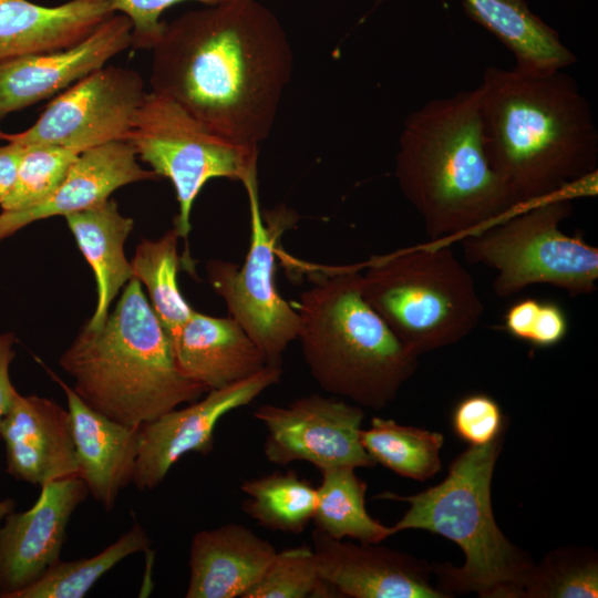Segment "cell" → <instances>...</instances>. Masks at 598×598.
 Masks as SVG:
<instances>
[{
  "label": "cell",
  "instance_id": "cell-1",
  "mask_svg": "<svg viewBox=\"0 0 598 598\" xmlns=\"http://www.w3.org/2000/svg\"><path fill=\"white\" fill-rule=\"evenodd\" d=\"M150 84L214 133L259 147L270 135L293 70L277 16L258 0H228L166 23Z\"/></svg>",
  "mask_w": 598,
  "mask_h": 598
},
{
  "label": "cell",
  "instance_id": "cell-2",
  "mask_svg": "<svg viewBox=\"0 0 598 598\" xmlns=\"http://www.w3.org/2000/svg\"><path fill=\"white\" fill-rule=\"evenodd\" d=\"M475 90L487 158L519 207L597 193L598 131L573 78L488 66Z\"/></svg>",
  "mask_w": 598,
  "mask_h": 598
},
{
  "label": "cell",
  "instance_id": "cell-3",
  "mask_svg": "<svg viewBox=\"0 0 598 598\" xmlns=\"http://www.w3.org/2000/svg\"><path fill=\"white\" fill-rule=\"evenodd\" d=\"M394 173L433 243L461 240L519 208L487 158L475 89L408 116Z\"/></svg>",
  "mask_w": 598,
  "mask_h": 598
},
{
  "label": "cell",
  "instance_id": "cell-4",
  "mask_svg": "<svg viewBox=\"0 0 598 598\" xmlns=\"http://www.w3.org/2000/svg\"><path fill=\"white\" fill-rule=\"evenodd\" d=\"M59 363L87 406L131 426L208 392L179 371L171 340L134 277L103 326H84Z\"/></svg>",
  "mask_w": 598,
  "mask_h": 598
},
{
  "label": "cell",
  "instance_id": "cell-5",
  "mask_svg": "<svg viewBox=\"0 0 598 598\" xmlns=\"http://www.w3.org/2000/svg\"><path fill=\"white\" fill-rule=\"evenodd\" d=\"M295 308L305 362L323 391L382 410L416 371L419 357L368 302L357 266L319 274Z\"/></svg>",
  "mask_w": 598,
  "mask_h": 598
},
{
  "label": "cell",
  "instance_id": "cell-6",
  "mask_svg": "<svg viewBox=\"0 0 598 598\" xmlns=\"http://www.w3.org/2000/svg\"><path fill=\"white\" fill-rule=\"evenodd\" d=\"M504 434L482 446H470L450 464L446 477L414 495L383 492L374 498L405 502L410 506L393 526L439 534L463 550L461 567L432 566L437 588L447 597L477 592L484 598H516L534 565L496 524L492 507V480Z\"/></svg>",
  "mask_w": 598,
  "mask_h": 598
},
{
  "label": "cell",
  "instance_id": "cell-7",
  "mask_svg": "<svg viewBox=\"0 0 598 598\" xmlns=\"http://www.w3.org/2000/svg\"><path fill=\"white\" fill-rule=\"evenodd\" d=\"M361 283L368 302L417 357L460 342L484 312L451 244L429 241L373 257Z\"/></svg>",
  "mask_w": 598,
  "mask_h": 598
},
{
  "label": "cell",
  "instance_id": "cell-8",
  "mask_svg": "<svg viewBox=\"0 0 598 598\" xmlns=\"http://www.w3.org/2000/svg\"><path fill=\"white\" fill-rule=\"evenodd\" d=\"M575 192L519 207L461 239L467 262L496 271L493 292L509 298L533 285H549L573 297L597 289L598 248L566 235Z\"/></svg>",
  "mask_w": 598,
  "mask_h": 598
},
{
  "label": "cell",
  "instance_id": "cell-9",
  "mask_svg": "<svg viewBox=\"0 0 598 598\" xmlns=\"http://www.w3.org/2000/svg\"><path fill=\"white\" fill-rule=\"evenodd\" d=\"M158 177L176 192L175 228L186 238L194 202L212 178L257 181L258 148L227 140L206 127L172 99L146 92L126 140Z\"/></svg>",
  "mask_w": 598,
  "mask_h": 598
},
{
  "label": "cell",
  "instance_id": "cell-10",
  "mask_svg": "<svg viewBox=\"0 0 598 598\" xmlns=\"http://www.w3.org/2000/svg\"><path fill=\"white\" fill-rule=\"evenodd\" d=\"M249 198L250 243L243 265L213 259L207 279L235 319L264 353L267 364L280 365L289 343L298 338L299 317L276 287V245L286 218L266 225L259 208L257 181L245 185Z\"/></svg>",
  "mask_w": 598,
  "mask_h": 598
},
{
  "label": "cell",
  "instance_id": "cell-11",
  "mask_svg": "<svg viewBox=\"0 0 598 598\" xmlns=\"http://www.w3.org/2000/svg\"><path fill=\"white\" fill-rule=\"evenodd\" d=\"M145 94L137 71L104 65L51 101L32 126L19 133L0 131V140L61 146L80 154L126 141Z\"/></svg>",
  "mask_w": 598,
  "mask_h": 598
},
{
  "label": "cell",
  "instance_id": "cell-12",
  "mask_svg": "<svg viewBox=\"0 0 598 598\" xmlns=\"http://www.w3.org/2000/svg\"><path fill=\"white\" fill-rule=\"evenodd\" d=\"M254 416L266 429L264 454L272 464L308 462L320 472L375 466L361 444L364 411L357 404L313 393L287 405L262 404Z\"/></svg>",
  "mask_w": 598,
  "mask_h": 598
},
{
  "label": "cell",
  "instance_id": "cell-13",
  "mask_svg": "<svg viewBox=\"0 0 598 598\" xmlns=\"http://www.w3.org/2000/svg\"><path fill=\"white\" fill-rule=\"evenodd\" d=\"M282 375L281 365L267 364L257 373L209 390L183 409H173L140 426L141 444L133 484L140 491L156 488L184 455H203L214 448L216 425L227 413L248 405Z\"/></svg>",
  "mask_w": 598,
  "mask_h": 598
},
{
  "label": "cell",
  "instance_id": "cell-14",
  "mask_svg": "<svg viewBox=\"0 0 598 598\" xmlns=\"http://www.w3.org/2000/svg\"><path fill=\"white\" fill-rule=\"evenodd\" d=\"M89 495L80 477L41 486L31 508L0 524V598H14L60 560L70 518Z\"/></svg>",
  "mask_w": 598,
  "mask_h": 598
},
{
  "label": "cell",
  "instance_id": "cell-15",
  "mask_svg": "<svg viewBox=\"0 0 598 598\" xmlns=\"http://www.w3.org/2000/svg\"><path fill=\"white\" fill-rule=\"evenodd\" d=\"M132 47V22L114 13L80 42L0 64V122L69 87Z\"/></svg>",
  "mask_w": 598,
  "mask_h": 598
},
{
  "label": "cell",
  "instance_id": "cell-16",
  "mask_svg": "<svg viewBox=\"0 0 598 598\" xmlns=\"http://www.w3.org/2000/svg\"><path fill=\"white\" fill-rule=\"evenodd\" d=\"M312 549L321 578L339 597L447 598L431 582L432 566L409 554L334 539L315 529Z\"/></svg>",
  "mask_w": 598,
  "mask_h": 598
},
{
  "label": "cell",
  "instance_id": "cell-17",
  "mask_svg": "<svg viewBox=\"0 0 598 598\" xmlns=\"http://www.w3.org/2000/svg\"><path fill=\"white\" fill-rule=\"evenodd\" d=\"M7 472L40 487L79 477L80 468L68 409L53 400L16 392L0 420Z\"/></svg>",
  "mask_w": 598,
  "mask_h": 598
},
{
  "label": "cell",
  "instance_id": "cell-18",
  "mask_svg": "<svg viewBox=\"0 0 598 598\" xmlns=\"http://www.w3.org/2000/svg\"><path fill=\"white\" fill-rule=\"evenodd\" d=\"M157 178L152 169L138 164L135 150L126 141L84 151L47 200L28 209L0 214V240L33 221L65 217L103 203L122 186Z\"/></svg>",
  "mask_w": 598,
  "mask_h": 598
},
{
  "label": "cell",
  "instance_id": "cell-19",
  "mask_svg": "<svg viewBox=\"0 0 598 598\" xmlns=\"http://www.w3.org/2000/svg\"><path fill=\"white\" fill-rule=\"evenodd\" d=\"M62 388L71 415L80 468L89 494L111 512L120 492L133 482L140 451V426L118 423L87 406L74 390L45 368Z\"/></svg>",
  "mask_w": 598,
  "mask_h": 598
},
{
  "label": "cell",
  "instance_id": "cell-20",
  "mask_svg": "<svg viewBox=\"0 0 598 598\" xmlns=\"http://www.w3.org/2000/svg\"><path fill=\"white\" fill-rule=\"evenodd\" d=\"M277 550L251 529L228 523L197 532L189 548L186 598H245Z\"/></svg>",
  "mask_w": 598,
  "mask_h": 598
},
{
  "label": "cell",
  "instance_id": "cell-21",
  "mask_svg": "<svg viewBox=\"0 0 598 598\" xmlns=\"http://www.w3.org/2000/svg\"><path fill=\"white\" fill-rule=\"evenodd\" d=\"M171 343L182 374L208 391L244 380L267 365L261 350L230 316L194 310Z\"/></svg>",
  "mask_w": 598,
  "mask_h": 598
},
{
  "label": "cell",
  "instance_id": "cell-22",
  "mask_svg": "<svg viewBox=\"0 0 598 598\" xmlns=\"http://www.w3.org/2000/svg\"><path fill=\"white\" fill-rule=\"evenodd\" d=\"M114 13L110 0H68L52 7L29 0H0V64L69 48Z\"/></svg>",
  "mask_w": 598,
  "mask_h": 598
},
{
  "label": "cell",
  "instance_id": "cell-23",
  "mask_svg": "<svg viewBox=\"0 0 598 598\" xmlns=\"http://www.w3.org/2000/svg\"><path fill=\"white\" fill-rule=\"evenodd\" d=\"M64 218L94 272L97 300L85 326L97 329L105 322L118 291L134 277L124 252V243L133 230L134 220L122 215L111 197Z\"/></svg>",
  "mask_w": 598,
  "mask_h": 598
},
{
  "label": "cell",
  "instance_id": "cell-24",
  "mask_svg": "<svg viewBox=\"0 0 598 598\" xmlns=\"http://www.w3.org/2000/svg\"><path fill=\"white\" fill-rule=\"evenodd\" d=\"M464 7L513 53L516 69L550 72L576 61L558 33L535 16L525 0H464Z\"/></svg>",
  "mask_w": 598,
  "mask_h": 598
},
{
  "label": "cell",
  "instance_id": "cell-25",
  "mask_svg": "<svg viewBox=\"0 0 598 598\" xmlns=\"http://www.w3.org/2000/svg\"><path fill=\"white\" fill-rule=\"evenodd\" d=\"M317 506L312 522L316 529L334 539L346 537L360 543L379 544L392 535L391 527L374 519L365 508L367 483L355 468L341 466L320 472Z\"/></svg>",
  "mask_w": 598,
  "mask_h": 598
},
{
  "label": "cell",
  "instance_id": "cell-26",
  "mask_svg": "<svg viewBox=\"0 0 598 598\" xmlns=\"http://www.w3.org/2000/svg\"><path fill=\"white\" fill-rule=\"evenodd\" d=\"M243 511L259 525L280 533L300 534L313 519L317 487L295 471L246 480Z\"/></svg>",
  "mask_w": 598,
  "mask_h": 598
},
{
  "label": "cell",
  "instance_id": "cell-27",
  "mask_svg": "<svg viewBox=\"0 0 598 598\" xmlns=\"http://www.w3.org/2000/svg\"><path fill=\"white\" fill-rule=\"evenodd\" d=\"M360 440L375 464L402 477L423 482L441 470L444 436L439 432L377 416L361 430Z\"/></svg>",
  "mask_w": 598,
  "mask_h": 598
},
{
  "label": "cell",
  "instance_id": "cell-28",
  "mask_svg": "<svg viewBox=\"0 0 598 598\" xmlns=\"http://www.w3.org/2000/svg\"><path fill=\"white\" fill-rule=\"evenodd\" d=\"M179 237L173 227L156 240L143 239L130 261L134 278L145 285L151 307L171 341L194 311L177 282Z\"/></svg>",
  "mask_w": 598,
  "mask_h": 598
},
{
  "label": "cell",
  "instance_id": "cell-29",
  "mask_svg": "<svg viewBox=\"0 0 598 598\" xmlns=\"http://www.w3.org/2000/svg\"><path fill=\"white\" fill-rule=\"evenodd\" d=\"M151 539L135 523L127 532L99 554L70 561L59 560L31 586L14 598H82L107 571L126 557L145 551Z\"/></svg>",
  "mask_w": 598,
  "mask_h": 598
},
{
  "label": "cell",
  "instance_id": "cell-30",
  "mask_svg": "<svg viewBox=\"0 0 598 598\" xmlns=\"http://www.w3.org/2000/svg\"><path fill=\"white\" fill-rule=\"evenodd\" d=\"M598 596L597 553L586 547L549 551L533 565L516 598H592Z\"/></svg>",
  "mask_w": 598,
  "mask_h": 598
},
{
  "label": "cell",
  "instance_id": "cell-31",
  "mask_svg": "<svg viewBox=\"0 0 598 598\" xmlns=\"http://www.w3.org/2000/svg\"><path fill=\"white\" fill-rule=\"evenodd\" d=\"M14 184L1 205L19 212L47 200L65 178L80 153L54 145H24Z\"/></svg>",
  "mask_w": 598,
  "mask_h": 598
},
{
  "label": "cell",
  "instance_id": "cell-32",
  "mask_svg": "<svg viewBox=\"0 0 598 598\" xmlns=\"http://www.w3.org/2000/svg\"><path fill=\"white\" fill-rule=\"evenodd\" d=\"M332 598L337 591L320 576L312 547L277 551L261 579L245 598Z\"/></svg>",
  "mask_w": 598,
  "mask_h": 598
},
{
  "label": "cell",
  "instance_id": "cell-33",
  "mask_svg": "<svg viewBox=\"0 0 598 598\" xmlns=\"http://www.w3.org/2000/svg\"><path fill=\"white\" fill-rule=\"evenodd\" d=\"M506 331L539 348L558 344L567 334L568 321L556 303L526 298L513 303L504 316Z\"/></svg>",
  "mask_w": 598,
  "mask_h": 598
},
{
  "label": "cell",
  "instance_id": "cell-34",
  "mask_svg": "<svg viewBox=\"0 0 598 598\" xmlns=\"http://www.w3.org/2000/svg\"><path fill=\"white\" fill-rule=\"evenodd\" d=\"M455 434L470 446L486 445L505 433V420L498 403L486 394L463 398L452 414Z\"/></svg>",
  "mask_w": 598,
  "mask_h": 598
},
{
  "label": "cell",
  "instance_id": "cell-35",
  "mask_svg": "<svg viewBox=\"0 0 598 598\" xmlns=\"http://www.w3.org/2000/svg\"><path fill=\"white\" fill-rule=\"evenodd\" d=\"M185 1L215 6L228 0H110L114 11L126 16L132 22V47L150 51L161 39L166 25L161 20L162 13Z\"/></svg>",
  "mask_w": 598,
  "mask_h": 598
},
{
  "label": "cell",
  "instance_id": "cell-36",
  "mask_svg": "<svg viewBox=\"0 0 598 598\" xmlns=\"http://www.w3.org/2000/svg\"><path fill=\"white\" fill-rule=\"evenodd\" d=\"M14 343L16 336L13 333L0 334V420L17 392L9 375V367L16 355ZM14 507L16 502L13 499H0V524L9 513L13 512Z\"/></svg>",
  "mask_w": 598,
  "mask_h": 598
},
{
  "label": "cell",
  "instance_id": "cell-37",
  "mask_svg": "<svg viewBox=\"0 0 598 598\" xmlns=\"http://www.w3.org/2000/svg\"><path fill=\"white\" fill-rule=\"evenodd\" d=\"M24 151V145L13 142L0 145V206L14 184L18 166Z\"/></svg>",
  "mask_w": 598,
  "mask_h": 598
}]
</instances>
